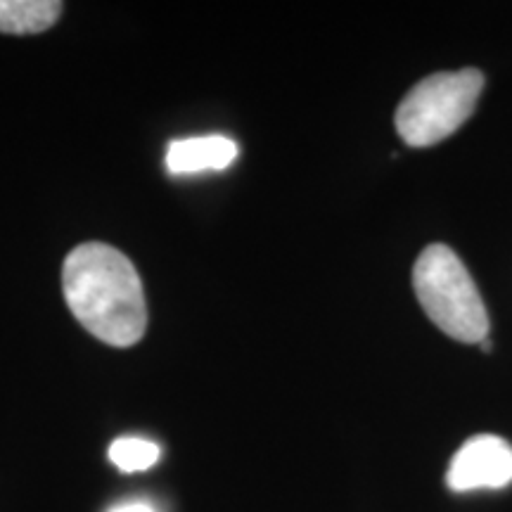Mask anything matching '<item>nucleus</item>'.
<instances>
[{
	"instance_id": "nucleus-7",
	"label": "nucleus",
	"mask_w": 512,
	"mask_h": 512,
	"mask_svg": "<svg viewBox=\"0 0 512 512\" xmlns=\"http://www.w3.org/2000/svg\"><path fill=\"white\" fill-rule=\"evenodd\" d=\"M162 458V448L155 441L140 437H121L110 446V460L121 472H143L157 465Z\"/></svg>"
},
{
	"instance_id": "nucleus-4",
	"label": "nucleus",
	"mask_w": 512,
	"mask_h": 512,
	"mask_svg": "<svg viewBox=\"0 0 512 512\" xmlns=\"http://www.w3.org/2000/svg\"><path fill=\"white\" fill-rule=\"evenodd\" d=\"M512 482V446L496 434L467 439L451 458L446 486L453 494L479 489H503Z\"/></svg>"
},
{
	"instance_id": "nucleus-2",
	"label": "nucleus",
	"mask_w": 512,
	"mask_h": 512,
	"mask_svg": "<svg viewBox=\"0 0 512 512\" xmlns=\"http://www.w3.org/2000/svg\"><path fill=\"white\" fill-rule=\"evenodd\" d=\"M413 290L427 318L448 337L479 344L489 337V313L458 254L446 245H430L413 268Z\"/></svg>"
},
{
	"instance_id": "nucleus-3",
	"label": "nucleus",
	"mask_w": 512,
	"mask_h": 512,
	"mask_svg": "<svg viewBox=\"0 0 512 512\" xmlns=\"http://www.w3.org/2000/svg\"><path fill=\"white\" fill-rule=\"evenodd\" d=\"M484 88L479 69L427 76L408 91L396 110V131L411 147H430L458 131L475 114Z\"/></svg>"
},
{
	"instance_id": "nucleus-9",
	"label": "nucleus",
	"mask_w": 512,
	"mask_h": 512,
	"mask_svg": "<svg viewBox=\"0 0 512 512\" xmlns=\"http://www.w3.org/2000/svg\"><path fill=\"white\" fill-rule=\"evenodd\" d=\"M479 347H482V349L486 351V354H489V351H491V349H494V344H491V339H489V337H486V339H484V342H479Z\"/></svg>"
},
{
	"instance_id": "nucleus-1",
	"label": "nucleus",
	"mask_w": 512,
	"mask_h": 512,
	"mask_svg": "<svg viewBox=\"0 0 512 512\" xmlns=\"http://www.w3.org/2000/svg\"><path fill=\"white\" fill-rule=\"evenodd\" d=\"M64 302L76 320L110 347H133L145 335L147 304L136 266L105 242H86L64 259Z\"/></svg>"
},
{
	"instance_id": "nucleus-6",
	"label": "nucleus",
	"mask_w": 512,
	"mask_h": 512,
	"mask_svg": "<svg viewBox=\"0 0 512 512\" xmlns=\"http://www.w3.org/2000/svg\"><path fill=\"white\" fill-rule=\"evenodd\" d=\"M57 0H0V34H43L62 15Z\"/></svg>"
},
{
	"instance_id": "nucleus-8",
	"label": "nucleus",
	"mask_w": 512,
	"mask_h": 512,
	"mask_svg": "<svg viewBox=\"0 0 512 512\" xmlns=\"http://www.w3.org/2000/svg\"><path fill=\"white\" fill-rule=\"evenodd\" d=\"M107 512H157V510L145 501H131V503L114 505V508H110Z\"/></svg>"
},
{
	"instance_id": "nucleus-5",
	"label": "nucleus",
	"mask_w": 512,
	"mask_h": 512,
	"mask_svg": "<svg viewBox=\"0 0 512 512\" xmlns=\"http://www.w3.org/2000/svg\"><path fill=\"white\" fill-rule=\"evenodd\" d=\"M238 155V143L223 136L174 140L166 150V169L174 176L197 174V171H221L228 169Z\"/></svg>"
}]
</instances>
